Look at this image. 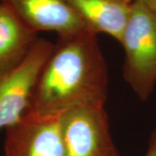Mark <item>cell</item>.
<instances>
[{
    "mask_svg": "<svg viewBox=\"0 0 156 156\" xmlns=\"http://www.w3.org/2000/svg\"><path fill=\"white\" fill-rule=\"evenodd\" d=\"M108 69L97 35L58 37L34 87L25 118L58 119L81 108L105 106Z\"/></svg>",
    "mask_w": 156,
    "mask_h": 156,
    "instance_id": "obj_1",
    "label": "cell"
},
{
    "mask_svg": "<svg viewBox=\"0 0 156 156\" xmlns=\"http://www.w3.org/2000/svg\"><path fill=\"white\" fill-rule=\"evenodd\" d=\"M120 44L124 80L140 100H147L156 85V11L134 0Z\"/></svg>",
    "mask_w": 156,
    "mask_h": 156,
    "instance_id": "obj_2",
    "label": "cell"
},
{
    "mask_svg": "<svg viewBox=\"0 0 156 156\" xmlns=\"http://www.w3.org/2000/svg\"><path fill=\"white\" fill-rule=\"evenodd\" d=\"M54 45L38 37L17 67L0 75V130L15 125L24 116L40 71Z\"/></svg>",
    "mask_w": 156,
    "mask_h": 156,
    "instance_id": "obj_3",
    "label": "cell"
},
{
    "mask_svg": "<svg viewBox=\"0 0 156 156\" xmlns=\"http://www.w3.org/2000/svg\"><path fill=\"white\" fill-rule=\"evenodd\" d=\"M61 122L66 156H120L105 106L74 109Z\"/></svg>",
    "mask_w": 156,
    "mask_h": 156,
    "instance_id": "obj_4",
    "label": "cell"
},
{
    "mask_svg": "<svg viewBox=\"0 0 156 156\" xmlns=\"http://www.w3.org/2000/svg\"><path fill=\"white\" fill-rule=\"evenodd\" d=\"M61 118L23 117L5 129L4 156H66Z\"/></svg>",
    "mask_w": 156,
    "mask_h": 156,
    "instance_id": "obj_5",
    "label": "cell"
},
{
    "mask_svg": "<svg viewBox=\"0 0 156 156\" xmlns=\"http://www.w3.org/2000/svg\"><path fill=\"white\" fill-rule=\"evenodd\" d=\"M37 33L52 31L66 37L86 30L65 0H3Z\"/></svg>",
    "mask_w": 156,
    "mask_h": 156,
    "instance_id": "obj_6",
    "label": "cell"
},
{
    "mask_svg": "<svg viewBox=\"0 0 156 156\" xmlns=\"http://www.w3.org/2000/svg\"><path fill=\"white\" fill-rule=\"evenodd\" d=\"M93 33H104L119 43L133 8L134 0H65Z\"/></svg>",
    "mask_w": 156,
    "mask_h": 156,
    "instance_id": "obj_7",
    "label": "cell"
},
{
    "mask_svg": "<svg viewBox=\"0 0 156 156\" xmlns=\"http://www.w3.org/2000/svg\"><path fill=\"white\" fill-rule=\"evenodd\" d=\"M38 39L14 9L5 2L0 5V75L17 67Z\"/></svg>",
    "mask_w": 156,
    "mask_h": 156,
    "instance_id": "obj_8",
    "label": "cell"
},
{
    "mask_svg": "<svg viewBox=\"0 0 156 156\" xmlns=\"http://www.w3.org/2000/svg\"><path fill=\"white\" fill-rule=\"evenodd\" d=\"M144 156H156V127L152 133L148 148Z\"/></svg>",
    "mask_w": 156,
    "mask_h": 156,
    "instance_id": "obj_9",
    "label": "cell"
},
{
    "mask_svg": "<svg viewBox=\"0 0 156 156\" xmlns=\"http://www.w3.org/2000/svg\"><path fill=\"white\" fill-rule=\"evenodd\" d=\"M138 1L143 3L147 7L156 11V0H138Z\"/></svg>",
    "mask_w": 156,
    "mask_h": 156,
    "instance_id": "obj_10",
    "label": "cell"
},
{
    "mask_svg": "<svg viewBox=\"0 0 156 156\" xmlns=\"http://www.w3.org/2000/svg\"><path fill=\"white\" fill-rule=\"evenodd\" d=\"M2 2H3V0H0V5L2 4Z\"/></svg>",
    "mask_w": 156,
    "mask_h": 156,
    "instance_id": "obj_11",
    "label": "cell"
}]
</instances>
